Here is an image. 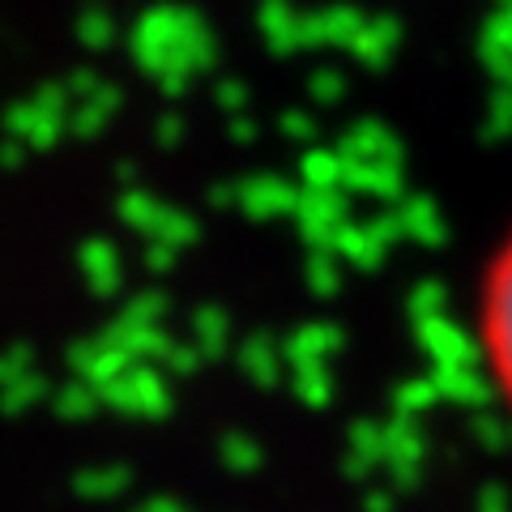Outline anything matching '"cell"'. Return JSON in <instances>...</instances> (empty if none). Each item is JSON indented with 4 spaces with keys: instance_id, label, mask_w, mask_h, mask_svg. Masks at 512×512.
Segmentation results:
<instances>
[{
    "instance_id": "obj_1",
    "label": "cell",
    "mask_w": 512,
    "mask_h": 512,
    "mask_svg": "<svg viewBox=\"0 0 512 512\" xmlns=\"http://www.w3.org/2000/svg\"><path fill=\"white\" fill-rule=\"evenodd\" d=\"M470 342L483 389L512 423V227L483 256V269L474 278Z\"/></svg>"
}]
</instances>
